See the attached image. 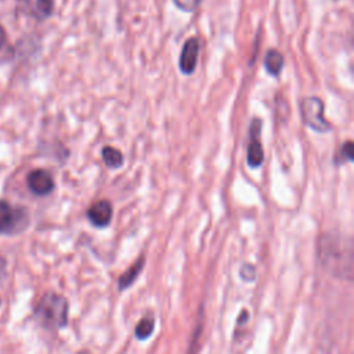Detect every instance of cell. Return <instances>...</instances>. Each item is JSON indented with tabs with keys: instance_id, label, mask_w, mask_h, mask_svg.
Wrapping results in <instances>:
<instances>
[{
	"instance_id": "17",
	"label": "cell",
	"mask_w": 354,
	"mask_h": 354,
	"mask_svg": "<svg viewBox=\"0 0 354 354\" xmlns=\"http://www.w3.org/2000/svg\"><path fill=\"white\" fill-rule=\"evenodd\" d=\"M0 304H1V301H0Z\"/></svg>"
},
{
	"instance_id": "3",
	"label": "cell",
	"mask_w": 354,
	"mask_h": 354,
	"mask_svg": "<svg viewBox=\"0 0 354 354\" xmlns=\"http://www.w3.org/2000/svg\"><path fill=\"white\" fill-rule=\"evenodd\" d=\"M29 223L26 209L12 206L8 201L0 199V234L14 235L26 228Z\"/></svg>"
},
{
	"instance_id": "14",
	"label": "cell",
	"mask_w": 354,
	"mask_h": 354,
	"mask_svg": "<svg viewBox=\"0 0 354 354\" xmlns=\"http://www.w3.org/2000/svg\"><path fill=\"white\" fill-rule=\"evenodd\" d=\"M353 160V142L347 141L344 142V145L339 149L336 158H335V163L340 165L344 162H351Z\"/></svg>"
},
{
	"instance_id": "16",
	"label": "cell",
	"mask_w": 354,
	"mask_h": 354,
	"mask_svg": "<svg viewBox=\"0 0 354 354\" xmlns=\"http://www.w3.org/2000/svg\"><path fill=\"white\" fill-rule=\"evenodd\" d=\"M4 41H6V30H4V28L0 25V48L3 47Z\"/></svg>"
},
{
	"instance_id": "10",
	"label": "cell",
	"mask_w": 354,
	"mask_h": 354,
	"mask_svg": "<svg viewBox=\"0 0 354 354\" xmlns=\"http://www.w3.org/2000/svg\"><path fill=\"white\" fill-rule=\"evenodd\" d=\"M145 260L142 257H140L134 264H131V267H129L127 271H124L120 278H119V289H127L138 277V274L141 272L142 267H144Z\"/></svg>"
},
{
	"instance_id": "9",
	"label": "cell",
	"mask_w": 354,
	"mask_h": 354,
	"mask_svg": "<svg viewBox=\"0 0 354 354\" xmlns=\"http://www.w3.org/2000/svg\"><path fill=\"white\" fill-rule=\"evenodd\" d=\"M264 68L271 76H278L283 68V55L278 50H268L264 57Z\"/></svg>"
},
{
	"instance_id": "4",
	"label": "cell",
	"mask_w": 354,
	"mask_h": 354,
	"mask_svg": "<svg viewBox=\"0 0 354 354\" xmlns=\"http://www.w3.org/2000/svg\"><path fill=\"white\" fill-rule=\"evenodd\" d=\"M300 113L303 122L315 131H329L330 124L324 116V102L318 97H304L300 101Z\"/></svg>"
},
{
	"instance_id": "5",
	"label": "cell",
	"mask_w": 354,
	"mask_h": 354,
	"mask_svg": "<svg viewBox=\"0 0 354 354\" xmlns=\"http://www.w3.org/2000/svg\"><path fill=\"white\" fill-rule=\"evenodd\" d=\"M28 188L37 196L48 195L54 189V178L44 169H35L26 177Z\"/></svg>"
},
{
	"instance_id": "15",
	"label": "cell",
	"mask_w": 354,
	"mask_h": 354,
	"mask_svg": "<svg viewBox=\"0 0 354 354\" xmlns=\"http://www.w3.org/2000/svg\"><path fill=\"white\" fill-rule=\"evenodd\" d=\"M173 3L183 11L191 12L195 11L201 3V0H173Z\"/></svg>"
},
{
	"instance_id": "8",
	"label": "cell",
	"mask_w": 354,
	"mask_h": 354,
	"mask_svg": "<svg viewBox=\"0 0 354 354\" xmlns=\"http://www.w3.org/2000/svg\"><path fill=\"white\" fill-rule=\"evenodd\" d=\"M87 218L95 227H106L112 220V205L108 201H98L87 210Z\"/></svg>"
},
{
	"instance_id": "2",
	"label": "cell",
	"mask_w": 354,
	"mask_h": 354,
	"mask_svg": "<svg viewBox=\"0 0 354 354\" xmlns=\"http://www.w3.org/2000/svg\"><path fill=\"white\" fill-rule=\"evenodd\" d=\"M346 248L344 243L342 246V242H337L335 238H329L328 241H322V250L321 257L325 267L329 268L330 272L337 275H351V249L347 248L342 252V249Z\"/></svg>"
},
{
	"instance_id": "7",
	"label": "cell",
	"mask_w": 354,
	"mask_h": 354,
	"mask_svg": "<svg viewBox=\"0 0 354 354\" xmlns=\"http://www.w3.org/2000/svg\"><path fill=\"white\" fill-rule=\"evenodd\" d=\"M198 54H199V41L196 37L188 39L181 50L178 66L180 71L185 75H191L198 64Z\"/></svg>"
},
{
	"instance_id": "1",
	"label": "cell",
	"mask_w": 354,
	"mask_h": 354,
	"mask_svg": "<svg viewBox=\"0 0 354 354\" xmlns=\"http://www.w3.org/2000/svg\"><path fill=\"white\" fill-rule=\"evenodd\" d=\"M68 300L54 292L44 293L35 307V317L46 329H59L68 324Z\"/></svg>"
},
{
	"instance_id": "12",
	"label": "cell",
	"mask_w": 354,
	"mask_h": 354,
	"mask_svg": "<svg viewBox=\"0 0 354 354\" xmlns=\"http://www.w3.org/2000/svg\"><path fill=\"white\" fill-rule=\"evenodd\" d=\"M153 326H155V321H153V318L152 317H144V318H141L140 319V322L137 324V326H136V337L138 339V340H145V339H148L151 335H152V332H153Z\"/></svg>"
},
{
	"instance_id": "13",
	"label": "cell",
	"mask_w": 354,
	"mask_h": 354,
	"mask_svg": "<svg viewBox=\"0 0 354 354\" xmlns=\"http://www.w3.org/2000/svg\"><path fill=\"white\" fill-rule=\"evenodd\" d=\"M54 11V1L53 0H36L33 4V15L39 19L48 18Z\"/></svg>"
},
{
	"instance_id": "6",
	"label": "cell",
	"mask_w": 354,
	"mask_h": 354,
	"mask_svg": "<svg viewBox=\"0 0 354 354\" xmlns=\"http://www.w3.org/2000/svg\"><path fill=\"white\" fill-rule=\"evenodd\" d=\"M261 120L253 119L250 124V141L248 145V165L250 167H259L264 160V151L260 142Z\"/></svg>"
},
{
	"instance_id": "11",
	"label": "cell",
	"mask_w": 354,
	"mask_h": 354,
	"mask_svg": "<svg viewBox=\"0 0 354 354\" xmlns=\"http://www.w3.org/2000/svg\"><path fill=\"white\" fill-rule=\"evenodd\" d=\"M102 160L109 169H118L123 165V155L113 147H104L101 151Z\"/></svg>"
}]
</instances>
